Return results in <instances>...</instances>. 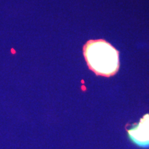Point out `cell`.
I'll return each instance as SVG.
<instances>
[{"instance_id": "obj_1", "label": "cell", "mask_w": 149, "mask_h": 149, "mask_svg": "<svg viewBox=\"0 0 149 149\" xmlns=\"http://www.w3.org/2000/svg\"><path fill=\"white\" fill-rule=\"evenodd\" d=\"M84 55L89 68L97 75L111 77L120 68L119 52L105 40L88 41L84 46Z\"/></svg>"}]
</instances>
